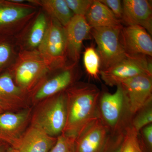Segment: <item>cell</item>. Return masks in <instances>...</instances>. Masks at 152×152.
<instances>
[{
    "instance_id": "6da1fadb",
    "label": "cell",
    "mask_w": 152,
    "mask_h": 152,
    "mask_svg": "<svg viewBox=\"0 0 152 152\" xmlns=\"http://www.w3.org/2000/svg\"><path fill=\"white\" fill-rule=\"evenodd\" d=\"M67 118L63 134L75 138L98 117L101 91L96 85L76 82L65 91Z\"/></svg>"
},
{
    "instance_id": "7a4b0ae2",
    "label": "cell",
    "mask_w": 152,
    "mask_h": 152,
    "mask_svg": "<svg viewBox=\"0 0 152 152\" xmlns=\"http://www.w3.org/2000/svg\"><path fill=\"white\" fill-rule=\"evenodd\" d=\"M7 71L17 86L29 95L50 73L56 71L37 50L24 49L19 50L15 62Z\"/></svg>"
},
{
    "instance_id": "3957f363",
    "label": "cell",
    "mask_w": 152,
    "mask_h": 152,
    "mask_svg": "<svg viewBox=\"0 0 152 152\" xmlns=\"http://www.w3.org/2000/svg\"><path fill=\"white\" fill-rule=\"evenodd\" d=\"M67 118L65 91L39 102L33 107L30 124L49 135L57 137L62 134Z\"/></svg>"
},
{
    "instance_id": "277c9868",
    "label": "cell",
    "mask_w": 152,
    "mask_h": 152,
    "mask_svg": "<svg viewBox=\"0 0 152 152\" xmlns=\"http://www.w3.org/2000/svg\"><path fill=\"white\" fill-rule=\"evenodd\" d=\"M117 87L113 94L101 93L98 103V117L112 135L124 133L132 118L122 88Z\"/></svg>"
},
{
    "instance_id": "5b68a950",
    "label": "cell",
    "mask_w": 152,
    "mask_h": 152,
    "mask_svg": "<svg viewBox=\"0 0 152 152\" xmlns=\"http://www.w3.org/2000/svg\"><path fill=\"white\" fill-rule=\"evenodd\" d=\"M123 26L92 28L91 34L97 46L101 61V70L116 64L126 56L121 39Z\"/></svg>"
},
{
    "instance_id": "8992f818",
    "label": "cell",
    "mask_w": 152,
    "mask_h": 152,
    "mask_svg": "<svg viewBox=\"0 0 152 152\" xmlns=\"http://www.w3.org/2000/svg\"><path fill=\"white\" fill-rule=\"evenodd\" d=\"M37 7L14 0H0V35L16 37L37 13Z\"/></svg>"
},
{
    "instance_id": "52a82bcc",
    "label": "cell",
    "mask_w": 152,
    "mask_h": 152,
    "mask_svg": "<svg viewBox=\"0 0 152 152\" xmlns=\"http://www.w3.org/2000/svg\"><path fill=\"white\" fill-rule=\"evenodd\" d=\"M37 50L51 63L56 71L65 67L68 58L65 27L49 17L46 32Z\"/></svg>"
},
{
    "instance_id": "ba28073f",
    "label": "cell",
    "mask_w": 152,
    "mask_h": 152,
    "mask_svg": "<svg viewBox=\"0 0 152 152\" xmlns=\"http://www.w3.org/2000/svg\"><path fill=\"white\" fill-rule=\"evenodd\" d=\"M143 75L152 76L151 57L126 54L118 63L100 73L102 80L110 86H117L126 80Z\"/></svg>"
},
{
    "instance_id": "9c48e42d",
    "label": "cell",
    "mask_w": 152,
    "mask_h": 152,
    "mask_svg": "<svg viewBox=\"0 0 152 152\" xmlns=\"http://www.w3.org/2000/svg\"><path fill=\"white\" fill-rule=\"evenodd\" d=\"M79 76L77 64H70L52 77H47L30 94L32 107L45 99L65 91L76 82Z\"/></svg>"
},
{
    "instance_id": "30bf717a",
    "label": "cell",
    "mask_w": 152,
    "mask_h": 152,
    "mask_svg": "<svg viewBox=\"0 0 152 152\" xmlns=\"http://www.w3.org/2000/svg\"><path fill=\"white\" fill-rule=\"evenodd\" d=\"M113 138L107 128L98 118L76 137L75 152H108Z\"/></svg>"
},
{
    "instance_id": "8fae6325",
    "label": "cell",
    "mask_w": 152,
    "mask_h": 152,
    "mask_svg": "<svg viewBox=\"0 0 152 152\" xmlns=\"http://www.w3.org/2000/svg\"><path fill=\"white\" fill-rule=\"evenodd\" d=\"M122 88L132 116L152 103V76L143 75L136 76L123 82Z\"/></svg>"
},
{
    "instance_id": "7c38bea8",
    "label": "cell",
    "mask_w": 152,
    "mask_h": 152,
    "mask_svg": "<svg viewBox=\"0 0 152 152\" xmlns=\"http://www.w3.org/2000/svg\"><path fill=\"white\" fill-rule=\"evenodd\" d=\"M31 107L29 95L17 86L9 71L0 75V109L15 112Z\"/></svg>"
},
{
    "instance_id": "4fadbf2b",
    "label": "cell",
    "mask_w": 152,
    "mask_h": 152,
    "mask_svg": "<svg viewBox=\"0 0 152 152\" xmlns=\"http://www.w3.org/2000/svg\"><path fill=\"white\" fill-rule=\"evenodd\" d=\"M65 28L68 60L72 64H77L83 43L91 34L92 28L85 16L74 15Z\"/></svg>"
},
{
    "instance_id": "5bb4252c",
    "label": "cell",
    "mask_w": 152,
    "mask_h": 152,
    "mask_svg": "<svg viewBox=\"0 0 152 152\" xmlns=\"http://www.w3.org/2000/svg\"><path fill=\"white\" fill-rule=\"evenodd\" d=\"M33 107L18 112L0 114V142L10 145L29 126Z\"/></svg>"
},
{
    "instance_id": "9a60e30c",
    "label": "cell",
    "mask_w": 152,
    "mask_h": 152,
    "mask_svg": "<svg viewBox=\"0 0 152 152\" xmlns=\"http://www.w3.org/2000/svg\"><path fill=\"white\" fill-rule=\"evenodd\" d=\"M121 39L126 54L152 57L151 37L144 28L139 26H123Z\"/></svg>"
},
{
    "instance_id": "2e32d148",
    "label": "cell",
    "mask_w": 152,
    "mask_h": 152,
    "mask_svg": "<svg viewBox=\"0 0 152 152\" xmlns=\"http://www.w3.org/2000/svg\"><path fill=\"white\" fill-rule=\"evenodd\" d=\"M57 139L39 128L30 125L22 135L10 146L20 152H49Z\"/></svg>"
},
{
    "instance_id": "e0dca14e",
    "label": "cell",
    "mask_w": 152,
    "mask_h": 152,
    "mask_svg": "<svg viewBox=\"0 0 152 152\" xmlns=\"http://www.w3.org/2000/svg\"><path fill=\"white\" fill-rule=\"evenodd\" d=\"M122 22L127 26H139L152 34V8L147 0H124L122 1Z\"/></svg>"
},
{
    "instance_id": "ac0fdd59",
    "label": "cell",
    "mask_w": 152,
    "mask_h": 152,
    "mask_svg": "<svg viewBox=\"0 0 152 152\" xmlns=\"http://www.w3.org/2000/svg\"><path fill=\"white\" fill-rule=\"evenodd\" d=\"M85 18L92 28L121 25V21L99 0H94Z\"/></svg>"
},
{
    "instance_id": "d6986e66",
    "label": "cell",
    "mask_w": 152,
    "mask_h": 152,
    "mask_svg": "<svg viewBox=\"0 0 152 152\" xmlns=\"http://www.w3.org/2000/svg\"><path fill=\"white\" fill-rule=\"evenodd\" d=\"M31 4L38 6L50 18L54 19L65 27L74 15L66 0H29Z\"/></svg>"
},
{
    "instance_id": "ffe728a7",
    "label": "cell",
    "mask_w": 152,
    "mask_h": 152,
    "mask_svg": "<svg viewBox=\"0 0 152 152\" xmlns=\"http://www.w3.org/2000/svg\"><path fill=\"white\" fill-rule=\"evenodd\" d=\"M48 18L42 11L37 13L29 23L25 42L20 49L27 50H37L42 41L48 25Z\"/></svg>"
},
{
    "instance_id": "44dd1931",
    "label": "cell",
    "mask_w": 152,
    "mask_h": 152,
    "mask_svg": "<svg viewBox=\"0 0 152 152\" xmlns=\"http://www.w3.org/2000/svg\"><path fill=\"white\" fill-rule=\"evenodd\" d=\"M19 50L15 37L0 35V75L12 65Z\"/></svg>"
},
{
    "instance_id": "7402d4cb",
    "label": "cell",
    "mask_w": 152,
    "mask_h": 152,
    "mask_svg": "<svg viewBox=\"0 0 152 152\" xmlns=\"http://www.w3.org/2000/svg\"><path fill=\"white\" fill-rule=\"evenodd\" d=\"M84 65L86 72L93 78L97 79L101 71V61L96 49L87 47L83 53Z\"/></svg>"
},
{
    "instance_id": "603a6c76",
    "label": "cell",
    "mask_w": 152,
    "mask_h": 152,
    "mask_svg": "<svg viewBox=\"0 0 152 152\" xmlns=\"http://www.w3.org/2000/svg\"><path fill=\"white\" fill-rule=\"evenodd\" d=\"M120 152H144L139 133L131 125L125 129Z\"/></svg>"
},
{
    "instance_id": "cb8c5ba5",
    "label": "cell",
    "mask_w": 152,
    "mask_h": 152,
    "mask_svg": "<svg viewBox=\"0 0 152 152\" xmlns=\"http://www.w3.org/2000/svg\"><path fill=\"white\" fill-rule=\"evenodd\" d=\"M152 124V103L148 105L133 116L131 125L139 133L142 128Z\"/></svg>"
},
{
    "instance_id": "d4e9b609",
    "label": "cell",
    "mask_w": 152,
    "mask_h": 152,
    "mask_svg": "<svg viewBox=\"0 0 152 152\" xmlns=\"http://www.w3.org/2000/svg\"><path fill=\"white\" fill-rule=\"evenodd\" d=\"M75 138L62 134L57 137L56 142L49 152H75Z\"/></svg>"
},
{
    "instance_id": "484cf974",
    "label": "cell",
    "mask_w": 152,
    "mask_h": 152,
    "mask_svg": "<svg viewBox=\"0 0 152 152\" xmlns=\"http://www.w3.org/2000/svg\"><path fill=\"white\" fill-rule=\"evenodd\" d=\"M66 1L74 15L85 17L94 0H66Z\"/></svg>"
},
{
    "instance_id": "4316f807",
    "label": "cell",
    "mask_w": 152,
    "mask_h": 152,
    "mask_svg": "<svg viewBox=\"0 0 152 152\" xmlns=\"http://www.w3.org/2000/svg\"><path fill=\"white\" fill-rule=\"evenodd\" d=\"M139 136L144 152H152V124L142 128Z\"/></svg>"
},
{
    "instance_id": "83f0119b",
    "label": "cell",
    "mask_w": 152,
    "mask_h": 152,
    "mask_svg": "<svg viewBox=\"0 0 152 152\" xmlns=\"http://www.w3.org/2000/svg\"><path fill=\"white\" fill-rule=\"evenodd\" d=\"M101 2L107 6L116 17L121 21L123 16L122 1L120 0H99Z\"/></svg>"
},
{
    "instance_id": "f1b7e54d",
    "label": "cell",
    "mask_w": 152,
    "mask_h": 152,
    "mask_svg": "<svg viewBox=\"0 0 152 152\" xmlns=\"http://www.w3.org/2000/svg\"><path fill=\"white\" fill-rule=\"evenodd\" d=\"M9 146L10 145L6 143L0 142V152H5Z\"/></svg>"
},
{
    "instance_id": "f546056e",
    "label": "cell",
    "mask_w": 152,
    "mask_h": 152,
    "mask_svg": "<svg viewBox=\"0 0 152 152\" xmlns=\"http://www.w3.org/2000/svg\"><path fill=\"white\" fill-rule=\"evenodd\" d=\"M122 140L123 139L114 147L113 148L110 152H120L121 151V145Z\"/></svg>"
},
{
    "instance_id": "4dcf8cb0",
    "label": "cell",
    "mask_w": 152,
    "mask_h": 152,
    "mask_svg": "<svg viewBox=\"0 0 152 152\" xmlns=\"http://www.w3.org/2000/svg\"><path fill=\"white\" fill-rule=\"evenodd\" d=\"M5 152H20L18 150L15 149L14 148L10 146H9L7 149L6 150Z\"/></svg>"
},
{
    "instance_id": "1f68e13d",
    "label": "cell",
    "mask_w": 152,
    "mask_h": 152,
    "mask_svg": "<svg viewBox=\"0 0 152 152\" xmlns=\"http://www.w3.org/2000/svg\"><path fill=\"white\" fill-rule=\"evenodd\" d=\"M2 110H1V109H0V114L1 113H3Z\"/></svg>"
}]
</instances>
